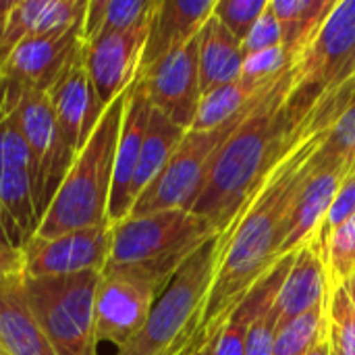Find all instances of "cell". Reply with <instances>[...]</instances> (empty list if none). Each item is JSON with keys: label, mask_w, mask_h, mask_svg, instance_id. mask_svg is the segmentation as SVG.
<instances>
[{"label": "cell", "mask_w": 355, "mask_h": 355, "mask_svg": "<svg viewBox=\"0 0 355 355\" xmlns=\"http://www.w3.org/2000/svg\"><path fill=\"white\" fill-rule=\"evenodd\" d=\"M354 98L355 79L318 100L302 121L287 154L252 193L233 225L223 231L225 243L210 293L181 355L206 347L248 291L281 260L279 250L291 204L316 166L318 148Z\"/></svg>", "instance_id": "obj_1"}, {"label": "cell", "mask_w": 355, "mask_h": 355, "mask_svg": "<svg viewBox=\"0 0 355 355\" xmlns=\"http://www.w3.org/2000/svg\"><path fill=\"white\" fill-rule=\"evenodd\" d=\"M291 85L293 64L254 98L243 121L218 148L189 210L212 223L216 231L233 225L252 193L295 141L306 116L297 119L289 108Z\"/></svg>", "instance_id": "obj_2"}, {"label": "cell", "mask_w": 355, "mask_h": 355, "mask_svg": "<svg viewBox=\"0 0 355 355\" xmlns=\"http://www.w3.org/2000/svg\"><path fill=\"white\" fill-rule=\"evenodd\" d=\"M133 85V83H131ZM131 87L100 116L96 129L73 158L33 239H52L71 231L108 223V200L114 177V156Z\"/></svg>", "instance_id": "obj_3"}, {"label": "cell", "mask_w": 355, "mask_h": 355, "mask_svg": "<svg viewBox=\"0 0 355 355\" xmlns=\"http://www.w3.org/2000/svg\"><path fill=\"white\" fill-rule=\"evenodd\" d=\"M223 243L218 231L177 268L154 300L141 331L114 355H181L210 293Z\"/></svg>", "instance_id": "obj_4"}, {"label": "cell", "mask_w": 355, "mask_h": 355, "mask_svg": "<svg viewBox=\"0 0 355 355\" xmlns=\"http://www.w3.org/2000/svg\"><path fill=\"white\" fill-rule=\"evenodd\" d=\"M214 233L218 231L212 223L181 208L127 216L112 225L106 266H133L166 285L177 268Z\"/></svg>", "instance_id": "obj_5"}, {"label": "cell", "mask_w": 355, "mask_h": 355, "mask_svg": "<svg viewBox=\"0 0 355 355\" xmlns=\"http://www.w3.org/2000/svg\"><path fill=\"white\" fill-rule=\"evenodd\" d=\"M100 270L23 277V293L31 316L56 355H98L94 312Z\"/></svg>", "instance_id": "obj_6"}, {"label": "cell", "mask_w": 355, "mask_h": 355, "mask_svg": "<svg viewBox=\"0 0 355 355\" xmlns=\"http://www.w3.org/2000/svg\"><path fill=\"white\" fill-rule=\"evenodd\" d=\"M355 79V0H339L318 35L293 62L289 108L304 119L320 98Z\"/></svg>", "instance_id": "obj_7"}, {"label": "cell", "mask_w": 355, "mask_h": 355, "mask_svg": "<svg viewBox=\"0 0 355 355\" xmlns=\"http://www.w3.org/2000/svg\"><path fill=\"white\" fill-rule=\"evenodd\" d=\"M254 98L245 104L243 110H239L233 119H229L220 127L210 129V131H187L179 148L171 156L168 164L162 168V173L135 200L129 216H144V214H154V212L175 210V208L191 210L196 198L202 191L208 168L218 148L233 133V129L243 121Z\"/></svg>", "instance_id": "obj_8"}, {"label": "cell", "mask_w": 355, "mask_h": 355, "mask_svg": "<svg viewBox=\"0 0 355 355\" xmlns=\"http://www.w3.org/2000/svg\"><path fill=\"white\" fill-rule=\"evenodd\" d=\"M156 279L133 266H104L96 291L94 333L96 349L129 345L148 320L154 300L162 291Z\"/></svg>", "instance_id": "obj_9"}, {"label": "cell", "mask_w": 355, "mask_h": 355, "mask_svg": "<svg viewBox=\"0 0 355 355\" xmlns=\"http://www.w3.org/2000/svg\"><path fill=\"white\" fill-rule=\"evenodd\" d=\"M17 123L23 131L29 150V185L35 206V214L42 220L50 208L67 171L73 164V154L64 148L54 112L46 92L23 89L17 108Z\"/></svg>", "instance_id": "obj_10"}, {"label": "cell", "mask_w": 355, "mask_h": 355, "mask_svg": "<svg viewBox=\"0 0 355 355\" xmlns=\"http://www.w3.org/2000/svg\"><path fill=\"white\" fill-rule=\"evenodd\" d=\"M198 50L200 33L146 71H139L152 108L185 131L191 129L202 100Z\"/></svg>", "instance_id": "obj_11"}, {"label": "cell", "mask_w": 355, "mask_h": 355, "mask_svg": "<svg viewBox=\"0 0 355 355\" xmlns=\"http://www.w3.org/2000/svg\"><path fill=\"white\" fill-rule=\"evenodd\" d=\"M112 248V225L71 231L52 239H31L25 258V277H58L104 270Z\"/></svg>", "instance_id": "obj_12"}, {"label": "cell", "mask_w": 355, "mask_h": 355, "mask_svg": "<svg viewBox=\"0 0 355 355\" xmlns=\"http://www.w3.org/2000/svg\"><path fill=\"white\" fill-rule=\"evenodd\" d=\"M150 19L129 31L102 35L83 44L85 69L102 108H108L137 79Z\"/></svg>", "instance_id": "obj_13"}, {"label": "cell", "mask_w": 355, "mask_h": 355, "mask_svg": "<svg viewBox=\"0 0 355 355\" xmlns=\"http://www.w3.org/2000/svg\"><path fill=\"white\" fill-rule=\"evenodd\" d=\"M48 100L58 135L75 158L106 110L102 108L89 81L83 60V46L71 56L58 79L48 89Z\"/></svg>", "instance_id": "obj_14"}, {"label": "cell", "mask_w": 355, "mask_h": 355, "mask_svg": "<svg viewBox=\"0 0 355 355\" xmlns=\"http://www.w3.org/2000/svg\"><path fill=\"white\" fill-rule=\"evenodd\" d=\"M81 23L64 31L27 37L17 44V48L6 56V60L0 62V77L25 89H37L48 94V89L58 79L71 56L83 46Z\"/></svg>", "instance_id": "obj_15"}, {"label": "cell", "mask_w": 355, "mask_h": 355, "mask_svg": "<svg viewBox=\"0 0 355 355\" xmlns=\"http://www.w3.org/2000/svg\"><path fill=\"white\" fill-rule=\"evenodd\" d=\"M355 168L352 160H331L322 162L316 152V166L304 187L300 189L297 198L291 204V210L285 220L283 243L279 256H287L295 252L304 241H308L318 227L322 225L341 183Z\"/></svg>", "instance_id": "obj_16"}, {"label": "cell", "mask_w": 355, "mask_h": 355, "mask_svg": "<svg viewBox=\"0 0 355 355\" xmlns=\"http://www.w3.org/2000/svg\"><path fill=\"white\" fill-rule=\"evenodd\" d=\"M150 112H152V104L148 100L141 75H137V79L131 85V94L121 127V137L116 146V156H114V177H112V189L108 200L110 225L125 220L133 210L131 189H133L139 154H141V144L150 123Z\"/></svg>", "instance_id": "obj_17"}, {"label": "cell", "mask_w": 355, "mask_h": 355, "mask_svg": "<svg viewBox=\"0 0 355 355\" xmlns=\"http://www.w3.org/2000/svg\"><path fill=\"white\" fill-rule=\"evenodd\" d=\"M85 4L81 0H0V62L27 37L79 25Z\"/></svg>", "instance_id": "obj_18"}, {"label": "cell", "mask_w": 355, "mask_h": 355, "mask_svg": "<svg viewBox=\"0 0 355 355\" xmlns=\"http://www.w3.org/2000/svg\"><path fill=\"white\" fill-rule=\"evenodd\" d=\"M324 252L327 250L316 233L297 248L291 270L272 306L279 329L316 306L331 304Z\"/></svg>", "instance_id": "obj_19"}, {"label": "cell", "mask_w": 355, "mask_h": 355, "mask_svg": "<svg viewBox=\"0 0 355 355\" xmlns=\"http://www.w3.org/2000/svg\"><path fill=\"white\" fill-rule=\"evenodd\" d=\"M216 0H158L150 19L139 71L193 40L214 12Z\"/></svg>", "instance_id": "obj_20"}, {"label": "cell", "mask_w": 355, "mask_h": 355, "mask_svg": "<svg viewBox=\"0 0 355 355\" xmlns=\"http://www.w3.org/2000/svg\"><path fill=\"white\" fill-rule=\"evenodd\" d=\"M297 252V250H295ZM295 252L283 256L241 300V304L231 312L220 333L210 341L214 345V355H245V341L252 324L275 306L277 295L291 270Z\"/></svg>", "instance_id": "obj_21"}, {"label": "cell", "mask_w": 355, "mask_h": 355, "mask_svg": "<svg viewBox=\"0 0 355 355\" xmlns=\"http://www.w3.org/2000/svg\"><path fill=\"white\" fill-rule=\"evenodd\" d=\"M0 355H56L27 308L23 277L0 285Z\"/></svg>", "instance_id": "obj_22"}, {"label": "cell", "mask_w": 355, "mask_h": 355, "mask_svg": "<svg viewBox=\"0 0 355 355\" xmlns=\"http://www.w3.org/2000/svg\"><path fill=\"white\" fill-rule=\"evenodd\" d=\"M245 58L243 44L212 15L200 31L198 62L202 96L239 79Z\"/></svg>", "instance_id": "obj_23"}, {"label": "cell", "mask_w": 355, "mask_h": 355, "mask_svg": "<svg viewBox=\"0 0 355 355\" xmlns=\"http://www.w3.org/2000/svg\"><path fill=\"white\" fill-rule=\"evenodd\" d=\"M37 227L29 173L0 166V243L25 252Z\"/></svg>", "instance_id": "obj_24"}, {"label": "cell", "mask_w": 355, "mask_h": 355, "mask_svg": "<svg viewBox=\"0 0 355 355\" xmlns=\"http://www.w3.org/2000/svg\"><path fill=\"white\" fill-rule=\"evenodd\" d=\"M339 0H272L281 27V50L293 64L318 35Z\"/></svg>", "instance_id": "obj_25"}, {"label": "cell", "mask_w": 355, "mask_h": 355, "mask_svg": "<svg viewBox=\"0 0 355 355\" xmlns=\"http://www.w3.org/2000/svg\"><path fill=\"white\" fill-rule=\"evenodd\" d=\"M185 133H187L185 129H181L179 125L168 121L162 112L152 108L150 123H148V129H146V137H144V144H141V154H139L135 179H133V189H131L133 204L141 196V191L168 164L171 156L179 148Z\"/></svg>", "instance_id": "obj_26"}, {"label": "cell", "mask_w": 355, "mask_h": 355, "mask_svg": "<svg viewBox=\"0 0 355 355\" xmlns=\"http://www.w3.org/2000/svg\"><path fill=\"white\" fill-rule=\"evenodd\" d=\"M158 0H89L81 23V42L129 31L146 23Z\"/></svg>", "instance_id": "obj_27"}, {"label": "cell", "mask_w": 355, "mask_h": 355, "mask_svg": "<svg viewBox=\"0 0 355 355\" xmlns=\"http://www.w3.org/2000/svg\"><path fill=\"white\" fill-rule=\"evenodd\" d=\"M291 67V64H289ZM287 67V69H289ZM285 69V71H287ZM283 71V73H285ZM281 73V75H283ZM279 75V77H281ZM277 79V77H275ZM272 79V81H275ZM272 81L264 83V85H252L248 81H243L241 77L227 83V85H220L212 92H208L206 96H202L200 100V106H198V114H196V121L191 125L189 131H210V129H216L220 127L223 123H227L229 119H233L239 110L245 108V104L258 94L262 92L266 85H270Z\"/></svg>", "instance_id": "obj_28"}, {"label": "cell", "mask_w": 355, "mask_h": 355, "mask_svg": "<svg viewBox=\"0 0 355 355\" xmlns=\"http://www.w3.org/2000/svg\"><path fill=\"white\" fill-rule=\"evenodd\" d=\"M329 327V306H316L289 324L281 327L275 337L272 355H306Z\"/></svg>", "instance_id": "obj_29"}, {"label": "cell", "mask_w": 355, "mask_h": 355, "mask_svg": "<svg viewBox=\"0 0 355 355\" xmlns=\"http://www.w3.org/2000/svg\"><path fill=\"white\" fill-rule=\"evenodd\" d=\"M324 260L329 287L333 293L355 275V214L329 235Z\"/></svg>", "instance_id": "obj_30"}, {"label": "cell", "mask_w": 355, "mask_h": 355, "mask_svg": "<svg viewBox=\"0 0 355 355\" xmlns=\"http://www.w3.org/2000/svg\"><path fill=\"white\" fill-rule=\"evenodd\" d=\"M329 335L333 355H355V308L345 285L331 293Z\"/></svg>", "instance_id": "obj_31"}, {"label": "cell", "mask_w": 355, "mask_h": 355, "mask_svg": "<svg viewBox=\"0 0 355 355\" xmlns=\"http://www.w3.org/2000/svg\"><path fill=\"white\" fill-rule=\"evenodd\" d=\"M266 4L268 0H216L212 15L243 44Z\"/></svg>", "instance_id": "obj_32"}, {"label": "cell", "mask_w": 355, "mask_h": 355, "mask_svg": "<svg viewBox=\"0 0 355 355\" xmlns=\"http://www.w3.org/2000/svg\"><path fill=\"white\" fill-rule=\"evenodd\" d=\"M318 158L322 162H331V160L355 162V98L331 127L327 139L318 148Z\"/></svg>", "instance_id": "obj_33"}, {"label": "cell", "mask_w": 355, "mask_h": 355, "mask_svg": "<svg viewBox=\"0 0 355 355\" xmlns=\"http://www.w3.org/2000/svg\"><path fill=\"white\" fill-rule=\"evenodd\" d=\"M355 214V168L345 177V181L341 183V187H339V191H337V196H335V200H333V204H331V208H329V212H327V216H324V220H322V225L318 227V231H316V235H318V239L322 241V245H324V250H327V239H329V235L339 227V225H343L347 218H352ZM327 254V252H324Z\"/></svg>", "instance_id": "obj_34"}, {"label": "cell", "mask_w": 355, "mask_h": 355, "mask_svg": "<svg viewBox=\"0 0 355 355\" xmlns=\"http://www.w3.org/2000/svg\"><path fill=\"white\" fill-rule=\"evenodd\" d=\"M270 48H281V27L272 10V0H268L264 12L260 15V19L256 21V25L252 27L250 35L243 42V50L248 56Z\"/></svg>", "instance_id": "obj_35"}, {"label": "cell", "mask_w": 355, "mask_h": 355, "mask_svg": "<svg viewBox=\"0 0 355 355\" xmlns=\"http://www.w3.org/2000/svg\"><path fill=\"white\" fill-rule=\"evenodd\" d=\"M277 316L272 308H268L250 329L245 341V355H272V345L277 337Z\"/></svg>", "instance_id": "obj_36"}, {"label": "cell", "mask_w": 355, "mask_h": 355, "mask_svg": "<svg viewBox=\"0 0 355 355\" xmlns=\"http://www.w3.org/2000/svg\"><path fill=\"white\" fill-rule=\"evenodd\" d=\"M25 277V258L23 252L12 250L0 243V285Z\"/></svg>", "instance_id": "obj_37"}, {"label": "cell", "mask_w": 355, "mask_h": 355, "mask_svg": "<svg viewBox=\"0 0 355 355\" xmlns=\"http://www.w3.org/2000/svg\"><path fill=\"white\" fill-rule=\"evenodd\" d=\"M306 355H333V347H331V335H329V327L324 329V333L318 337V341L314 343V347Z\"/></svg>", "instance_id": "obj_38"}, {"label": "cell", "mask_w": 355, "mask_h": 355, "mask_svg": "<svg viewBox=\"0 0 355 355\" xmlns=\"http://www.w3.org/2000/svg\"><path fill=\"white\" fill-rule=\"evenodd\" d=\"M345 289H347V293H349V297H352V302H354V308H355V275L345 283Z\"/></svg>", "instance_id": "obj_39"}, {"label": "cell", "mask_w": 355, "mask_h": 355, "mask_svg": "<svg viewBox=\"0 0 355 355\" xmlns=\"http://www.w3.org/2000/svg\"><path fill=\"white\" fill-rule=\"evenodd\" d=\"M191 355H214V345L212 343H208L206 347H202L200 352H196V354Z\"/></svg>", "instance_id": "obj_40"}]
</instances>
